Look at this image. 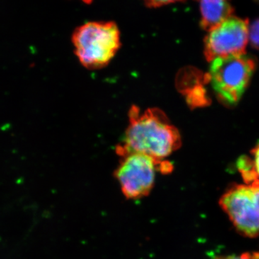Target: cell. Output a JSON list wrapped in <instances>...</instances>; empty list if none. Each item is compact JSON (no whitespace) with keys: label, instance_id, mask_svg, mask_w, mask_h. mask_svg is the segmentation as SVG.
Here are the masks:
<instances>
[{"label":"cell","instance_id":"1","mask_svg":"<svg viewBox=\"0 0 259 259\" xmlns=\"http://www.w3.org/2000/svg\"><path fill=\"white\" fill-rule=\"evenodd\" d=\"M181 144L180 132L161 110L148 109L142 112L139 107L133 106L123 143L117 146V153L120 156L141 153L163 161L177 151Z\"/></svg>","mask_w":259,"mask_h":259},{"label":"cell","instance_id":"2","mask_svg":"<svg viewBox=\"0 0 259 259\" xmlns=\"http://www.w3.org/2000/svg\"><path fill=\"white\" fill-rule=\"evenodd\" d=\"M74 52L89 69H99L110 64L120 48V32L113 22H88L72 35Z\"/></svg>","mask_w":259,"mask_h":259},{"label":"cell","instance_id":"3","mask_svg":"<svg viewBox=\"0 0 259 259\" xmlns=\"http://www.w3.org/2000/svg\"><path fill=\"white\" fill-rule=\"evenodd\" d=\"M172 169L173 166L168 162L131 153L121 156L115 176L126 198L139 199L146 197L152 190L156 171L170 173Z\"/></svg>","mask_w":259,"mask_h":259},{"label":"cell","instance_id":"4","mask_svg":"<svg viewBox=\"0 0 259 259\" xmlns=\"http://www.w3.org/2000/svg\"><path fill=\"white\" fill-rule=\"evenodd\" d=\"M219 204L241 235L259 236V180L231 186Z\"/></svg>","mask_w":259,"mask_h":259},{"label":"cell","instance_id":"5","mask_svg":"<svg viewBox=\"0 0 259 259\" xmlns=\"http://www.w3.org/2000/svg\"><path fill=\"white\" fill-rule=\"evenodd\" d=\"M211 62L209 79L214 92L226 103H236L251 78L254 61L243 54L218 58Z\"/></svg>","mask_w":259,"mask_h":259},{"label":"cell","instance_id":"6","mask_svg":"<svg viewBox=\"0 0 259 259\" xmlns=\"http://www.w3.org/2000/svg\"><path fill=\"white\" fill-rule=\"evenodd\" d=\"M248 21L231 17L209 31L204 54L207 60L244 54L248 40Z\"/></svg>","mask_w":259,"mask_h":259},{"label":"cell","instance_id":"7","mask_svg":"<svg viewBox=\"0 0 259 259\" xmlns=\"http://www.w3.org/2000/svg\"><path fill=\"white\" fill-rule=\"evenodd\" d=\"M199 7L202 14V26L208 31L231 18L233 11L229 3L221 0L200 2Z\"/></svg>","mask_w":259,"mask_h":259},{"label":"cell","instance_id":"8","mask_svg":"<svg viewBox=\"0 0 259 259\" xmlns=\"http://www.w3.org/2000/svg\"><path fill=\"white\" fill-rule=\"evenodd\" d=\"M248 38L252 45L259 49V20L252 24L248 30Z\"/></svg>","mask_w":259,"mask_h":259},{"label":"cell","instance_id":"9","mask_svg":"<svg viewBox=\"0 0 259 259\" xmlns=\"http://www.w3.org/2000/svg\"><path fill=\"white\" fill-rule=\"evenodd\" d=\"M215 259H259V251L253 252V253H244L238 255L220 256Z\"/></svg>","mask_w":259,"mask_h":259},{"label":"cell","instance_id":"10","mask_svg":"<svg viewBox=\"0 0 259 259\" xmlns=\"http://www.w3.org/2000/svg\"><path fill=\"white\" fill-rule=\"evenodd\" d=\"M253 158L251 159L252 165H253V170H254L255 175L259 180V144L256 147L253 148L251 151Z\"/></svg>","mask_w":259,"mask_h":259},{"label":"cell","instance_id":"11","mask_svg":"<svg viewBox=\"0 0 259 259\" xmlns=\"http://www.w3.org/2000/svg\"><path fill=\"white\" fill-rule=\"evenodd\" d=\"M175 3V2L171 1H148L146 2V5L147 7H149V8H159V7L166 6V5L168 4H172V3Z\"/></svg>","mask_w":259,"mask_h":259}]
</instances>
